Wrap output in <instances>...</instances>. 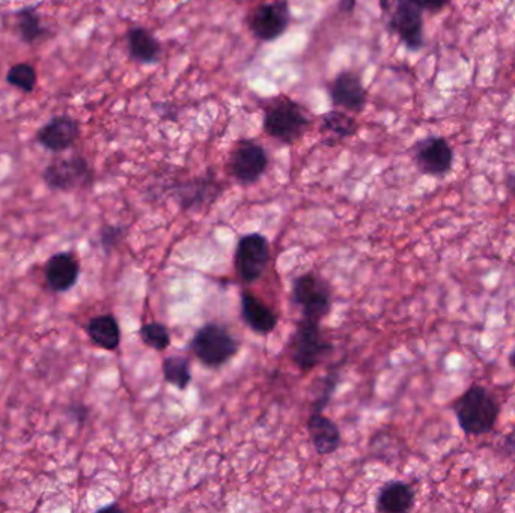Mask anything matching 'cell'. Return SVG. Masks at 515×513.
<instances>
[{
	"label": "cell",
	"mask_w": 515,
	"mask_h": 513,
	"mask_svg": "<svg viewBox=\"0 0 515 513\" xmlns=\"http://www.w3.org/2000/svg\"><path fill=\"white\" fill-rule=\"evenodd\" d=\"M454 413L464 434L481 437L496 428L500 405L490 390L473 384L454 402Z\"/></svg>",
	"instance_id": "6da1fadb"
},
{
	"label": "cell",
	"mask_w": 515,
	"mask_h": 513,
	"mask_svg": "<svg viewBox=\"0 0 515 513\" xmlns=\"http://www.w3.org/2000/svg\"><path fill=\"white\" fill-rule=\"evenodd\" d=\"M311 125L308 110L288 95L273 97L264 109V133L284 145L299 142Z\"/></svg>",
	"instance_id": "7a4b0ae2"
},
{
	"label": "cell",
	"mask_w": 515,
	"mask_h": 513,
	"mask_svg": "<svg viewBox=\"0 0 515 513\" xmlns=\"http://www.w3.org/2000/svg\"><path fill=\"white\" fill-rule=\"evenodd\" d=\"M192 351L205 366L219 368L237 354L238 342L222 325L208 324L196 331Z\"/></svg>",
	"instance_id": "3957f363"
},
{
	"label": "cell",
	"mask_w": 515,
	"mask_h": 513,
	"mask_svg": "<svg viewBox=\"0 0 515 513\" xmlns=\"http://www.w3.org/2000/svg\"><path fill=\"white\" fill-rule=\"evenodd\" d=\"M43 180L53 192L71 193L91 186L94 174L85 157L70 155L53 160L44 169Z\"/></svg>",
	"instance_id": "277c9868"
},
{
	"label": "cell",
	"mask_w": 515,
	"mask_h": 513,
	"mask_svg": "<svg viewBox=\"0 0 515 513\" xmlns=\"http://www.w3.org/2000/svg\"><path fill=\"white\" fill-rule=\"evenodd\" d=\"M332 351V344L324 339L320 322L303 318L291 339V357L302 371H312Z\"/></svg>",
	"instance_id": "5b68a950"
},
{
	"label": "cell",
	"mask_w": 515,
	"mask_h": 513,
	"mask_svg": "<svg viewBox=\"0 0 515 513\" xmlns=\"http://www.w3.org/2000/svg\"><path fill=\"white\" fill-rule=\"evenodd\" d=\"M267 167L269 155L264 146L255 140H238L229 152L228 172L244 186L260 180L266 174Z\"/></svg>",
	"instance_id": "8992f818"
},
{
	"label": "cell",
	"mask_w": 515,
	"mask_h": 513,
	"mask_svg": "<svg viewBox=\"0 0 515 513\" xmlns=\"http://www.w3.org/2000/svg\"><path fill=\"white\" fill-rule=\"evenodd\" d=\"M384 16H389V28L407 49L418 52L424 47V10L416 0H398Z\"/></svg>",
	"instance_id": "52a82bcc"
},
{
	"label": "cell",
	"mask_w": 515,
	"mask_h": 513,
	"mask_svg": "<svg viewBox=\"0 0 515 513\" xmlns=\"http://www.w3.org/2000/svg\"><path fill=\"white\" fill-rule=\"evenodd\" d=\"M293 300L302 309L303 316L320 322L329 315L332 307V294L329 285L315 274H305L296 279L293 285Z\"/></svg>",
	"instance_id": "ba28073f"
},
{
	"label": "cell",
	"mask_w": 515,
	"mask_h": 513,
	"mask_svg": "<svg viewBox=\"0 0 515 513\" xmlns=\"http://www.w3.org/2000/svg\"><path fill=\"white\" fill-rule=\"evenodd\" d=\"M290 22V5L287 0H276L256 7L250 13L247 25L256 40L273 43L287 32Z\"/></svg>",
	"instance_id": "9c48e42d"
},
{
	"label": "cell",
	"mask_w": 515,
	"mask_h": 513,
	"mask_svg": "<svg viewBox=\"0 0 515 513\" xmlns=\"http://www.w3.org/2000/svg\"><path fill=\"white\" fill-rule=\"evenodd\" d=\"M269 261L270 246L264 235L249 234L241 238L235 252V267L243 282L253 283L261 279Z\"/></svg>",
	"instance_id": "30bf717a"
},
{
	"label": "cell",
	"mask_w": 515,
	"mask_h": 513,
	"mask_svg": "<svg viewBox=\"0 0 515 513\" xmlns=\"http://www.w3.org/2000/svg\"><path fill=\"white\" fill-rule=\"evenodd\" d=\"M413 160L419 172L428 177H445L454 164V151L448 140L439 136H428L419 140L413 148Z\"/></svg>",
	"instance_id": "8fae6325"
},
{
	"label": "cell",
	"mask_w": 515,
	"mask_h": 513,
	"mask_svg": "<svg viewBox=\"0 0 515 513\" xmlns=\"http://www.w3.org/2000/svg\"><path fill=\"white\" fill-rule=\"evenodd\" d=\"M332 104L347 112L360 113L368 103V92L362 77L354 71H342L329 85Z\"/></svg>",
	"instance_id": "7c38bea8"
},
{
	"label": "cell",
	"mask_w": 515,
	"mask_h": 513,
	"mask_svg": "<svg viewBox=\"0 0 515 513\" xmlns=\"http://www.w3.org/2000/svg\"><path fill=\"white\" fill-rule=\"evenodd\" d=\"M80 137V124L73 116L59 115L50 119L38 130L37 140L47 151H68Z\"/></svg>",
	"instance_id": "4fadbf2b"
},
{
	"label": "cell",
	"mask_w": 515,
	"mask_h": 513,
	"mask_svg": "<svg viewBox=\"0 0 515 513\" xmlns=\"http://www.w3.org/2000/svg\"><path fill=\"white\" fill-rule=\"evenodd\" d=\"M80 277V262L73 252L55 253L44 267L47 288L55 294H64L76 286Z\"/></svg>",
	"instance_id": "5bb4252c"
},
{
	"label": "cell",
	"mask_w": 515,
	"mask_h": 513,
	"mask_svg": "<svg viewBox=\"0 0 515 513\" xmlns=\"http://www.w3.org/2000/svg\"><path fill=\"white\" fill-rule=\"evenodd\" d=\"M241 316L244 324L258 334L272 333L278 324V318L273 310L250 292H243L241 295Z\"/></svg>",
	"instance_id": "9a60e30c"
},
{
	"label": "cell",
	"mask_w": 515,
	"mask_h": 513,
	"mask_svg": "<svg viewBox=\"0 0 515 513\" xmlns=\"http://www.w3.org/2000/svg\"><path fill=\"white\" fill-rule=\"evenodd\" d=\"M415 506V491L409 483L392 480L380 489L377 510L383 513L409 512Z\"/></svg>",
	"instance_id": "2e32d148"
},
{
	"label": "cell",
	"mask_w": 515,
	"mask_h": 513,
	"mask_svg": "<svg viewBox=\"0 0 515 513\" xmlns=\"http://www.w3.org/2000/svg\"><path fill=\"white\" fill-rule=\"evenodd\" d=\"M127 47L130 58L138 64H157L162 56V46L156 37L139 26L127 32Z\"/></svg>",
	"instance_id": "e0dca14e"
},
{
	"label": "cell",
	"mask_w": 515,
	"mask_h": 513,
	"mask_svg": "<svg viewBox=\"0 0 515 513\" xmlns=\"http://www.w3.org/2000/svg\"><path fill=\"white\" fill-rule=\"evenodd\" d=\"M308 429L318 455H330L341 446V432H339L338 426L323 414H312L308 422Z\"/></svg>",
	"instance_id": "ac0fdd59"
},
{
	"label": "cell",
	"mask_w": 515,
	"mask_h": 513,
	"mask_svg": "<svg viewBox=\"0 0 515 513\" xmlns=\"http://www.w3.org/2000/svg\"><path fill=\"white\" fill-rule=\"evenodd\" d=\"M92 344L106 351H115L121 344V328L112 315H100L92 318L86 325Z\"/></svg>",
	"instance_id": "d6986e66"
},
{
	"label": "cell",
	"mask_w": 515,
	"mask_h": 513,
	"mask_svg": "<svg viewBox=\"0 0 515 513\" xmlns=\"http://www.w3.org/2000/svg\"><path fill=\"white\" fill-rule=\"evenodd\" d=\"M16 28L20 40L26 44H35L46 35L43 20L35 7H26L17 11Z\"/></svg>",
	"instance_id": "ffe728a7"
},
{
	"label": "cell",
	"mask_w": 515,
	"mask_h": 513,
	"mask_svg": "<svg viewBox=\"0 0 515 513\" xmlns=\"http://www.w3.org/2000/svg\"><path fill=\"white\" fill-rule=\"evenodd\" d=\"M321 130L339 137V139H348V137L356 136L359 124L347 112L330 110L321 118Z\"/></svg>",
	"instance_id": "44dd1931"
},
{
	"label": "cell",
	"mask_w": 515,
	"mask_h": 513,
	"mask_svg": "<svg viewBox=\"0 0 515 513\" xmlns=\"http://www.w3.org/2000/svg\"><path fill=\"white\" fill-rule=\"evenodd\" d=\"M163 375L165 380L178 390H186L192 381L189 360L181 356L168 357L163 362Z\"/></svg>",
	"instance_id": "7402d4cb"
},
{
	"label": "cell",
	"mask_w": 515,
	"mask_h": 513,
	"mask_svg": "<svg viewBox=\"0 0 515 513\" xmlns=\"http://www.w3.org/2000/svg\"><path fill=\"white\" fill-rule=\"evenodd\" d=\"M216 193H219V186L211 178H204V180H196L186 184L180 190V198L184 207L189 208L198 204V202H204L205 199H208V196L216 195Z\"/></svg>",
	"instance_id": "603a6c76"
},
{
	"label": "cell",
	"mask_w": 515,
	"mask_h": 513,
	"mask_svg": "<svg viewBox=\"0 0 515 513\" xmlns=\"http://www.w3.org/2000/svg\"><path fill=\"white\" fill-rule=\"evenodd\" d=\"M7 82L8 85L14 86V88L19 89V91L31 94V92H34L35 88H37V71H35L32 65L25 64V62L13 65V67L8 70Z\"/></svg>",
	"instance_id": "cb8c5ba5"
},
{
	"label": "cell",
	"mask_w": 515,
	"mask_h": 513,
	"mask_svg": "<svg viewBox=\"0 0 515 513\" xmlns=\"http://www.w3.org/2000/svg\"><path fill=\"white\" fill-rule=\"evenodd\" d=\"M141 339L147 347L156 351H165L171 345L168 328L159 322H150L141 328Z\"/></svg>",
	"instance_id": "d4e9b609"
},
{
	"label": "cell",
	"mask_w": 515,
	"mask_h": 513,
	"mask_svg": "<svg viewBox=\"0 0 515 513\" xmlns=\"http://www.w3.org/2000/svg\"><path fill=\"white\" fill-rule=\"evenodd\" d=\"M124 237V229L121 226H104L100 240L104 250L113 249Z\"/></svg>",
	"instance_id": "484cf974"
},
{
	"label": "cell",
	"mask_w": 515,
	"mask_h": 513,
	"mask_svg": "<svg viewBox=\"0 0 515 513\" xmlns=\"http://www.w3.org/2000/svg\"><path fill=\"white\" fill-rule=\"evenodd\" d=\"M416 4L424 11L440 13V11L445 10L451 4V0H416Z\"/></svg>",
	"instance_id": "4316f807"
},
{
	"label": "cell",
	"mask_w": 515,
	"mask_h": 513,
	"mask_svg": "<svg viewBox=\"0 0 515 513\" xmlns=\"http://www.w3.org/2000/svg\"><path fill=\"white\" fill-rule=\"evenodd\" d=\"M357 0H339L338 10L342 14H351L356 8Z\"/></svg>",
	"instance_id": "83f0119b"
},
{
	"label": "cell",
	"mask_w": 515,
	"mask_h": 513,
	"mask_svg": "<svg viewBox=\"0 0 515 513\" xmlns=\"http://www.w3.org/2000/svg\"><path fill=\"white\" fill-rule=\"evenodd\" d=\"M505 187L508 190L509 195L515 198V172H509L505 177Z\"/></svg>",
	"instance_id": "f1b7e54d"
},
{
	"label": "cell",
	"mask_w": 515,
	"mask_h": 513,
	"mask_svg": "<svg viewBox=\"0 0 515 513\" xmlns=\"http://www.w3.org/2000/svg\"><path fill=\"white\" fill-rule=\"evenodd\" d=\"M395 2H398V0H378V4H380L383 14H388V11L391 10L392 5H394Z\"/></svg>",
	"instance_id": "f546056e"
},
{
	"label": "cell",
	"mask_w": 515,
	"mask_h": 513,
	"mask_svg": "<svg viewBox=\"0 0 515 513\" xmlns=\"http://www.w3.org/2000/svg\"><path fill=\"white\" fill-rule=\"evenodd\" d=\"M509 363H511L512 368L515 369V350L512 351L511 356H509Z\"/></svg>",
	"instance_id": "4dcf8cb0"
}]
</instances>
